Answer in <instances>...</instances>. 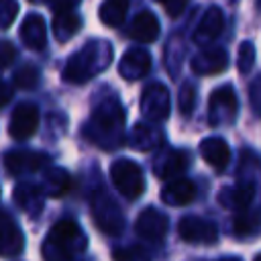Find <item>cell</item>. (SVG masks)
<instances>
[{"instance_id":"21","label":"cell","mask_w":261,"mask_h":261,"mask_svg":"<svg viewBox=\"0 0 261 261\" xmlns=\"http://www.w3.org/2000/svg\"><path fill=\"white\" fill-rule=\"evenodd\" d=\"M200 153L204 157V161L216 169V171H222L226 169L228 161H230V149H228V143L220 137H208L200 143Z\"/></svg>"},{"instance_id":"2","label":"cell","mask_w":261,"mask_h":261,"mask_svg":"<svg viewBox=\"0 0 261 261\" xmlns=\"http://www.w3.org/2000/svg\"><path fill=\"white\" fill-rule=\"evenodd\" d=\"M110 59H112L110 43L90 41L67 59L61 77L67 84H84L90 77H96L98 73H102L110 65Z\"/></svg>"},{"instance_id":"17","label":"cell","mask_w":261,"mask_h":261,"mask_svg":"<svg viewBox=\"0 0 261 261\" xmlns=\"http://www.w3.org/2000/svg\"><path fill=\"white\" fill-rule=\"evenodd\" d=\"M224 29V12L218 8V6H210L204 16L200 18L198 27H196V33H194V41L198 45H206V43H212L214 39L220 37Z\"/></svg>"},{"instance_id":"33","label":"cell","mask_w":261,"mask_h":261,"mask_svg":"<svg viewBox=\"0 0 261 261\" xmlns=\"http://www.w3.org/2000/svg\"><path fill=\"white\" fill-rule=\"evenodd\" d=\"M249 102H251V110L261 116V73L255 75V80L249 86Z\"/></svg>"},{"instance_id":"38","label":"cell","mask_w":261,"mask_h":261,"mask_svg":"<svg viewBox=\"0 0 261 261\" xmlns=\"http://www.w3.org/2000/svg\"><path fill=\"white\" fill-rule=\"evenodd\" d=\"M218 261H241V259H237V257H226V259H218Z\"/></svg>"},{"instance_id":"4","label":"cell","mask_w":261,"mask_h":261,"mask_svg":"<svg viewBox=\"0 0 261 261\" xmlns=\"http://www.w3.org/2000/svg\"><path fill=\"white\" fill-rule=\"evenodd\" d=\"M90 208H92L94 222L98 224V228L102 232H106V234H120L122 232V228H124L122 210L108 192L96 190L92 200H90Z\"/></svg>"},{"instance_id":"8","label":"cell","mask_w":261,"mask_h":261,"mask_svg":"<svg viewBox=\"0 0 261 261\" xmlns=\"http://www.w3.org/2000/svg\"><path fill=\"white\" fill-rule=\"evenodd\" d=\"M177 232L188 243H202L212 245L218 239V228L214 222L202 218V216H184L177 224Z\"/></svg>"},{"instance_id":"1","label":"cell","mask_w":261,"mask_h":261,"mask_svg":"<svg viewBox=\"0 0 261 261\" xmlns=\"http://www.w3.org/2000/svg\"><path fill=\"white\" fill-rule=\"evenodd\" d=\"M124 108L116 98H104L84 126L86 139L100 149H116L124 143Z\"/></svg>"},{"instance_id":"16","label":"cell","mask_w":261,"mask_h":261,"mask_svg":"<svg viewBox=\"0 0 261 261\" xmlns=\"http://www.w3.org/2000/svg\"><path fill=\"white\" fill-rule=\"evenodd\" d=\"M255 198V184L251 181H241L237 186H226L218 192V202L228 208V210H237L243 212L249 208V204Z\"/></svg>"},{"instance_id":"25","label":"cell","mask_w":261,"mask_h":261,"mask_svg":"<svg viewBox=\"0 0 261 261\" xmlns=\"http://www.w3.org/2000/svg\"><path fill=\"white\" fill-rule=\"evenodd\" d=\"M80 29H82V16L77 12H63V14H55L53 18V35L59 43L69 41Z\"/></svg>"},{"instance_id":"7","label":"cell","mask_w":261,"mask_h":261,"mask_svg":"<svg viewBox=\"0 0 261 261\" xmlns=\"http://www.w3.org/2000/svg\"><path fill=\"white\" fill-rule=\"evenodd\" d=\"M141 112L149 120H165L169 114V92L163 84H151L141 94Z\"/></svg>"},{"instance_id":"26","label":"cell","mask_w":261,"mask_h":261,"mask_svg":"<svg viewBox=\"0 0 261 261\" xmlns=\"http://www.w3.org/2000/svg\"><path fill=\"white\" fill-rule=\"evenodd\" d=\"M232 232L237 237H255L261 232V214L243 210L232 218Z\"/></svg>"},{"instance_id":"30","label":"cell","mask_w":261,"mask_h":261,"mask_svg":"<svg viewBox=\"0 0 261 261\" xmlns=\"http://www.w3.org/2000/svg\"><path fill=\"white\" fill-rule=\"evenodd\" d=\"M239 71L241 73H249L253 69V63H255V45L251 41H243L241 47H239Z\"/></svg>"},{"instance_id":"37","label":"cell","mask_w":261,"mask_h":261,"mask_svg":"<svg viewBox=\"0 0 261 261\" xmlns=\"http://www.w3.org/2000/svg\"><path fill=\"white\" fill-rule=\"evenodd\" d=\"M10 98H12V88H10L6 82L0 80V106H4Z\"/></svg>"},{"instance_id":"11","label":"cell","mask_w":261,"mask_h":261,"mask_svg":"<svg viewBox=\"0 0 261 261\" xmlns=\"http://www.w3.org/2000/svg\"><path fill=\"white\" fill-rule=\"evenodd\" d=\"M190 165V153L184 149H165L153 163V173L161 179H177Z\"/></svg>"},{"instance_id":"27","label":"cell","mask_w":261,"mask_h":261,"mask_svg":"<svg viewBox=\"0 0 261 261\" xmlns=\"http://www.w3.org/2000/svg\"><path fill=\"white\" fill-rule=\"evenodd\" d=\"M128 2L126 0H108L100 6V20L108 27H120L126 18Z\"/></svg>"},{"instance_id":"23","label":"cell","mask_w":261,"mask_h":261,"mask_svg":"<svg viewBox=\"0 0 261 261\" xmlns=\"http://www.w3.org/2000/svg\"><path fill=\"white\" fill-rule=\"evenodd\" d=\"M14 202L29 214H37L43 210V192L33 184H18L14 188Z\"/></svg>"},{"instance_id":"39","label":"cell","mask_w":261,"mask_h":261,"mask_svg":"<svg viewBox=\"0 0 261 261\" xmlns=\"http://www.w3.org/2000/svg\"><path fill=\"white\" fill-rule=\"evenodd\" d=\"M255 261H261V253H259V255H257V257H255Z\"/></svg>"},{"instance_id":"18","label":"cell","mask_w":261,"mask_h":261,"mask_svg":"<svg viewBox=\"0 0 261 261\" xmlns=\"http://www.w3.org/2000/svg\"><path fill=\"white\" fill-rule=\"evenodd\" d=\"M20 39L33 51H43L47 47V24L41 14L31 12L20 24Z\"/></svg>"},{"instance_id":"29","label":"cell","mask_w":261,"mask_h":261,"mask_svg":"<svg viewBox=\"0 0 261 261\" xmlns=\"http://www.w3.org/2000/svg\"><path fill=\"white\" fill-rule=\"evenodd\" d=\"M196 98H198L196 86L190 84V82H184L181 88H179V92H177V108H179V112H181L184 116H190V114L194 112V108H196Z\"/></svg>"},{"instance_id":"12","label":"cell","mask_w":261,"mask_h":261,"mask_svg":"<svg viewBox=\"0 0 261 261\" xmlns=\"http://www.w3.org/2000/svg\"><path fill=\"white\" fill-rule=\"evenodd\" d=\"M37 124H39V108L35 104H27L24 102V104H18L12 110L8 133L16 141H24L37 130Z\"/></svg>"},{"instance_id":"34","label":"cell","mask_w":261,"mask_h":261,"mask_svg":"<svg viewBox=\"0 0 261 261\" xmlns=\"http://www.w3.org/2000/svg\"><path fill=\"white\" fill-rule=\"evenodd\" d=\"M14 59H16V49H14V45L8 43V41H0V67L12 65Z\"/></svg>"},{"instance_id":"3","label":"cell","mask_w":261,"mask_h":261,"mask_svg":"<svg viewBox=\"0 0 261 261\" xmlns=\"http://www.w3.org/2000/svg\"><path fill=\"white\" fill-rule=\"evenodd\" d=\"M86 232L73 220H59L51 226L43 241L45 261H73L86 251Z\"/></svg>"},{"instance_id":"36","label":"cell","mask_w":261,"mask_h":261,"mask_svg":"<svg viewBox=\"0 0 261 261\" xmlns=\"http://www.w3.org/2000/svg\"><path fill=\"white\" fill-rule=\"evenodd\" d=\"M55 14H63V12H73V8H77V2L67 0V2H49L47 4Z\"/></svg>"},{"instance_id":"10","label":"cell","mask_w":261,"mask_h":261,"mask_svg":"<svg viewBox=\"0 0 261 261\" xmlns=\"http://www.w3.org/2000/svg\"><path fill=\"white\" fill-rule=\"evenodd\" d=\"M167 216L157 208H145L135 222L137 234L147 243H161L167 234Z\"/></svg>"},{"instance_id":"28","label":"cell","mask_w":261,"mask_h":261,"mask_svg":"<svg viewBox=\"0 0 261 261\" xmlns=\"http://www.w3.org/2000/svg\"><path fill=\"white\" fill-rule=\"evenodd\" d=\"M12 82H14L16 88L33 90V88L39 84V69H37L33 63H24V65H20V67L14 71Z\"/></svg>"},{"instance_id":"5","label":"cell","mask_w":261,"mask_h":261,"mask_svg":"<svg viewBox=\"0 0 261 261\" xmlns=\"http://www.w3.org/2000/svg\"><path fill=\"white\" fill-rule=\"evenodd\" d=\"M110 179L114 188L128 200L139 198L145 192V177L141 167L133 159H118L110 165Z\"/></svg>"},{"instance_id":"13","label":"cell","mask_w":261,"mask_h":261,"mask_svg":"<svg viewBox=\"0 0 261 261\" xmlns=\"http://www.w3.org/2000/svg\"><path fill=\"white\" fill-rule=\"evenodd\" d=\"M192 71L198 75H216L228 67V53L222 47H210L196 53L190 61Z\"/></svg>"},{"instance_id":"19","label":"cell","mask_w":261,"mask_h":261,"mask_svg":"<svg viewBox=\"0 0 261 261\" xmlns=\"http://www.w3.org/2000/svg\"><path fill=\"white\" fill-rule=\"evenodd\" d=\"M161 24L151 10H141L128 24V37L139 43H153L159 37Z\"/></svg>"},{"instance_id":"14","label":"cell","mask_w":261,"mask_h":261,"mask_svg":"<svg viewBox=\"0 0 261 261\" xmlns=\"http://www.w3.org/2000/svg\"><path fill=\"white\" fill-rule=\"evenodd\" d=\"M24 249V234L18 224L0 210V257H18Z\"/></svg>"},{"instance_id":"15","label":"cell","mask_w":261,"mask_h":261,"mask_svg":"<svg viewBox=\"0 0 261 261\" xmlns=\"http://www.w3.org/2000/svg\"><path fill=\"white\" fill-rule=\"evenodd\" d=\"M151 71V55L147 49H141V47H135V49H128L120 63H118V73L133 82V80H141L145 77L147 73Z\"/></svg>"},{"instance_id":"35","label":"cell","mask_w":261,"mask_h":261,"mask_svg":"<svg viewBox=\"0 0 261 261\" xmlns=\"http://www.w3.org/2000/svg\"><path fill=\"white\" fill-rule=\"evenodd\" d=\"M161 8H163L171 18H175V16H179V14L188 8V4H186L184 0H175V2L171 0V2H161Z\"/></svg>"},{"instance_id":"9","label":"cell","mask_w":261,"mask_h":261,"mask_svg":"<svg viewBox=\"0 0 261 261\" xmlns=\"http://www.w3.org/2000/svg\"><path fill=\"white\" fill-rule=\"evenodd\" d=\"M51 163L49 155L45 153H35V151H12L4 157V167L10 175H27L45 169Z\"/></svg>"},{"instance_id":"24","label":"cell","mask_w":261,"mask_h":261,"mask_svg":"<svg viewBox=\"0 0 261 261\" xmlns=\"http://www.w3.org/2000/svg\"><path fill=\"white\" fill-rule=\"evenodd\" d=\"M69 184H71V177L65 169L61 167H51L45 171L43 175V194L49 196V198H61L67 190H69Z\"/></svg>"},{"instance_id":"31","label":"cell","mask_w":261,"mask_h":261,"mask_svg":"<svg viewBox=\"0 0 261 261\" xmlns=\"http://www.w3.org/2000/svg\"><path fill=\"white\" fill-rule=\"evenodd\" d=\"M112 259L114 261H151L149 255H147V251L143 247H137V245L116 249L112 253Z\"/></svg>"},{"instance_id":"32","label":"cell","mask_w":261,"mask_h":261,"mask_svg":"<svg viewBox=\"0 0 261 261\" xmlns=\"http://www.w3.org/2000/svg\"><path fill=\"white\" fill-rule=\"evenodd\" d=\"M16 14H18V4L14 0H0V29L10 27Z\"/></svg>"},{"instance_id":"22","label":"cell","mask_w":261,"mask_h":261,"mask_svg":"<svg viewBox=\"0 0 261 261\" xmlns=\"http://www.w3.org/2000/svg\"><path fill=\"white\" fill-rule=\"evenodd\" d=\"M133 149H141V151H149L155 149L163 143V135L149 124H135L133 130L128 133V137L124 139Z\"/></svg>"},{"instance_id":"6","label":"cell","mask_w":261,"mask_h":261,"mask_svg":"<svg viewBox=\"0 0 261 261\" xmlns=\"http://www.w3.org/2000/svg\"><path fill=\"white\" fill-rule=\"evenodd\" d=\"M239 114V100L232 86L216 88L208 98V122L212 126H226L237 120Z\"/></svg>"},{"instance_id":"20","label":"cell","mask_w":261,"mask_h":261,"mask_svg":"<svg viewBox=\"0 0 261 261\" xmlns=\"http://www.w3.org/2000/svg\"><path fill=\"white\" fill-rule=\"evenodd\" d=\"M196 198V184L186 177L167 181L161 188V200L167 206H186Z\"/></svg>"}]
</instances>
